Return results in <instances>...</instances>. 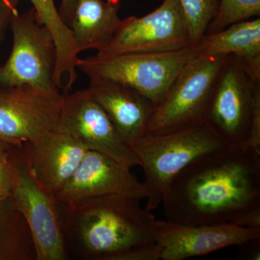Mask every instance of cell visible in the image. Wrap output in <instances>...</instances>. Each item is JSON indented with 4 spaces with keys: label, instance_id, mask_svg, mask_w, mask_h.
Segmentation results:
<instances>
[{
    "label": "cell",
    "instance_id": "obj_1",
    "mask_svg": "<svg viewBox=\"0 0 260 260\" xmlns=\"http://www.w3.org/2000/svg\"><path fill=\"white\" fill-rule=\"evenodd\" d=\"M161 205L173 223L239 225L260 211V152L226 146L201 155L174 179Z\"/></svg>",
    "mask_w": 260,
    "mask_h": 260
},
{
    "label": "cell",
    "instance_id": "obj_2",
    "mask_svg": "<svg viewBox=\"0 0 260 260\" xmlns=\"http://www.w3.org/2000/svg\"><path fill=\"white\" fill-rule=\"evenodd\" d=\"M134 197L109 194L61 205L67 248L85 260H158L155 217Z\"/></svg>",
    "mask_w": 260,
    "mask_h": 260
},
{
    "label": "cell",
    "instance_id": "obj_3",
    "mask_svg": "<svg viewBox=\"0 0 260 260\" xmlns=\"http://www.w3.org/2000/svg\"><path fill=\"white\" fill-rule=\"evenodd\" d=\"M204 123L228 146L260 152V75L228 55L214 80Z\"/></svg>",
    "mask_w": 260,
    "mask_h": 260
},
{
    "label": "cell",
    "instance_id": "obj_4",
    "mask_svg": "<svg viewBox=\"0 0 260 260\" xmlns=\"http://www.w3.org/2000/svg\"><path fill=\"white\" fill-rule=\"evenodd\" d=\"M228 146L205 123L160 134H147L132 145L144 172L145 209L161 205L174 179L195 159Z\"/></svg>",
    "mask_w": 260,
    "mask_h": 260
},
{
    "label": "cell",
    "instance_id": "obj_5",
    "mask_svg": "<svg viewBox=\"0 0 260 260\" xmlns=\"http://www.w3.org/2000/svg\"><path fill=\"white\" fill-rule=\"evenodd\" d=\"M193 54L192 47H188L167 52L125 53L109 57L92 56L79 58L77 69L89 79L110 80L126 85L148 99L155 107Z\"/></svg>",
    "mask_w": 260,
    "mask_h": 260
},
{
    "label": "cell",
    "instance_id": "obj_6",
    "mask_svg": "<svg viewBox=\"0 0 260 260\" xmlns=\"http://www.w3.org/2000/svg\"><path fill=\"white\" fill-rule=\"evenodd\" d=\"M226 56L193 54L154 107L145 135L204 123L214 80Z\"/></svg>",
    "mask_w": 260,
    "mask_h": 260
},
{
    "label": "cell",
    "instance_id": "obj_7",
    "mask_svg": "<svg viewBox=\"0 0 260 260\" xmlns=\"http://www.w3.org/2000/svg\"><path fill=\"white\" fill-rule=\"evenodd\" d=\"M9 23L13 47L8 60L0 67V87L59 89L54 80L55 42L50 30L39 21L34 8L23 14L15 10Z\"/></svg>",
    "mask_w": 260,
    "mask_h": 260
},
{
    "label": "cell",
    "instance_id": "obj_8",
    "mask_svg": "<svg viewBox=\"0 0 260 260\" xmlns=\"http://www.w3.org/2000/svg\"><path fill=\"white\" fill-rule=\"evenodd\" d=\"M9 157L14 171L12 200L28 225L37 260L68 259L59 205L32 176L23 144L13 147Z\"/></svg>",
    "mask_w": 260,
    "mask_h": 260
},
{
    "label": "cell",
    "instance_id": "obj_9",
    "mask_svg": "<svg viewBox=\"0 0 260 260\" xmlns=\"http://www.w3.org/2000/svg\"><path fill=\"white\" fill-rule=\"evenodd\" d=\"M191 47L189 30L179 0H164L145 16L121 20L97 57L125 53L167 52Z\"/></svg>",
    "mask_w": 260,
    "mask_h": 260
},
{
    "label": "cell",
    "instance_id": "obj_10",
    "mask_svg": "<svg viewBox=\"0 0 260 260\" xmlns=\"http://www.w3.org/2000/svg\"><path fill=\"white\" fill-rule=\"evenodd\" d=\"M62 102L59 89L0 87V138L18 146L37 141L55 130Z\"/></svg>",
    "mask_w": 260,
    "mask_h": 260
},
{
    "label": "cell",
    "instance_id": "obj_11",
    "mask_svg": "<svg viewBox=\"0 0 260 260\" xmlns=\"http://www.w3.org/2000/svg\"><path fill=\"white\" fill-rule=\"evenodd\" d=\"M55 130L74 137L88 150L107 155L131 169L140 166L131 146L121 138L88 88L63 95Z\"/></svg>",
    "mask_w": 260,
    "mask_h": 260
},
{
    "label": "cell",
    "instance_id": "obj_12",
    "mask_svg": "<svg viewBox=\"0 0 260 260\" xmlns=\"http://www.w3.org/2000/svg\"><path fill=\"white\" fill-rule=\"evenodd\" d=\"M154 234L162 260H184L260 239V229L231 223L184 225L157 219Z\"/></svg>",
    "mask_w": 260,
    "mask_h": 260
},
{
    "label": "cell",
    "instance_id": "obj_13",
    "mask_svg": "<svg viewBox=\"0 0 260 260\" xmlns=\"http://www.w3.org/2000/svg\"><path fill=\"white\" fill-rule=\"evenodd\" d=\"M109 194L146 198L145 186L131 172V168L88 150L74 175L54 199L59 205H64Z\"/></svg>",
    "mask_w": 260,
    "mask_h": 260
},
{
    "label": "cell",
    "instance_id": "obj_14",
    "mask_svg": "<svg viewBox=\"0 0 260 260\" xmlns=\"http://www.w3.org/2000/svg\"><path fill=\"white\" fill-rule=\"evenodd\" d=\"M30 172L48 194L56 196L74 175L88 148L71 135L53 130L23 144Z\"/></svg>",
    "mask_w": 260,
    "mask_h": 260
},
{
    "label": "cell",
    "instance_id": "obj_15",
    "mask_svg": "<svg viewBox=\"0 0 260 260\" xmlns=\"http://www.w3.org/2000/svg\"><path fill=\"white\" fill-rule=\"evenodd\" d=\"M119 134L132 146L146 134L153 103L133 89L102 79H90L88 88Z\"/></svg>",
    "mask_w": 260,
    "mask_h": 260
},
{
    "label": "cell",
    "instance_id": "obj_16",
    "mask_svg": "<svg viewBox=\"0 0 260 260\" xmlns=\"http://www.w3.org/2000/svg\"><path fill=\"white\" fill-rule=\"evenodd\" d=\"M192 49L194 55L237 56L253 73L260 75L259 17L205 34Z\"/></svg>",
    "mask_w": 260,
    "mask_h": 260
},
{
    "label": "cell",
    "instance_id": "obj_17",
    "mask_svg": "<svg viewBox=\"0 0 260 260\" xmlns=\"http://www.w3.org/2000/svg\"><path fill=\"white\" fill-rule=\"evenodd\" d=\"M119 8L104 0H75L69 27L78 54L107 44L120 23Z\"/></svg>",
    "mask_w": 260,
    "mask_h": 260
},
{
    "label": "cell",
    "instance_id": "obj_18",
    "mask_svg": "<svg viewBox=\"0 0 260 260\" xmlns=\"http://www.w3.org/2000/svg\"><path fill=\"white\" fill-rule=\"evenodd\" d=\"M37 259L31 234L10 198L0 203V260Z\"/></svg>",
    "mask_w": 260,
    "mask_h": 260
},
{
    "label": "cell",
    "instance_id": "obj_19",
    "mask_svg": "<svg viewBox=\"0 0 260 260\" xmlns=\"http://www.w3.org/2000/svg\"><path fill=\"white\" fill-rule=\"evenodd\" d=\"M39 21L47 27L55 42L56 57L67 61L77 54L71 29L63 21L54 0H30Z\"/></svg>",
    "mask_w": 260,
    "mask_h": 260
},
{
    "label": "cell",
    "instance_id": "obj_20",
    "mask_svg": "<svg viewBox=\"0 0 260 260\" xmlns=\"http://www.w3.org/2000/svg\"><path fill=\"white\" fill-rule=\"evenodd\" d=\"M189 30L191 47L206 34L218 12V0H179Z\"/></svg>",
    "mask_w": 260,
    "mask_h": 260
},
{
    "label": "cell",
    "instance_id": "obj_21",
    "mask_svg": "<svg viewBox=\"0 0 260 260\" xmlns=\"http://www.w3.org/2000/svg\"><path fill=\"white\" fill-rule=\"evenodd\" d=\"M260 0H220L218 12L206 32L220 31L229 25L253 18H259Z\"/></svg>",
    "mask_w": 260,
    "mask_h": 260
},
{
    "label": "cell",
    "instance_id": "obj_22",
    "mask_svg": "<svg viewBox=\"0 0 260 260\" xmlns=\"http://www.w3.org/2000/svg\"><path fill=\"white\" fill-rule=\"evenodd\" d=\"M9 155L0 159V203L9 200L13 194L14 171Z\"/></svg>",
    "mask_w": 260,
    "mask_h": 260
},
{
    "label": "cell",
    "instance_id": "obj_23",
    "mask_svg": "<svg viewBox=\"0 0 260 260\" xmlns=\"http://www.w3.org/2000/svg\"><path fill=\"white\" fill-rule=\"evenodd\" d=\"M16 10L11 0H0V37L5 25L9 22L12 13Z\"/></svg>",
    "mask_w": 260,
    "mask_h": 260
},
{
    "label": "cell",
    "instance_id": "obj_24",
    "mask_svg": "<svg viewBox=\"0 0 260 260\" xmlns=\"http://www.w3.org/2000/svg\"><path fill=\"white\" fill-rule=\"evenodd\" d=\"M75 0H61L59 14L63 21L69 26L74 8Z\"/></svg>",
    "mask_w": 260,
    "mask_h": 260
},
{
    "label": "cell",
    "instance_id": "obj_25",
    "mask_svg": "<svg viewBox=\"0 0 260 260\" xmlns=\"http://www.w3.org/2000/svg\"><path fill=\"white\" fill-rule=\"evenodd\" d=\"M14 146H18L0 138V159L7 158Z\"/></svg>",
    "mask_w": 260,
    "mask_h": 260
},
{
    "label": "cell",
    "instance_id": "obj_26",
    "mask_svg": "<svg viewBox=\"0 0 260 260\" xmlns=\"http://www.w3.org/2000/svg\"><path fill=\"white\" fill-rule=\"evenodd\" d=\"M107 2H109V3H112V4H114V5H119V0H107Z\"/></svg>",
    "mask_w": 260,
    "mask_h": 260
}]
</instances>
